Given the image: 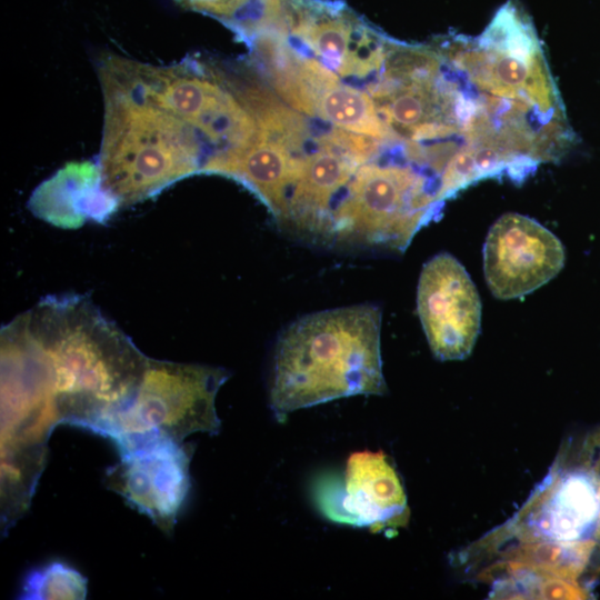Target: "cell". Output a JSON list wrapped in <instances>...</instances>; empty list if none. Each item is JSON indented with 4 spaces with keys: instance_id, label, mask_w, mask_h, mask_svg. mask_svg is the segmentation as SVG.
<instances>
[{
    "instance_id": "9",
    "label": "cell",
    "mask_w": 600,
    "mask_h": 600,
    "mask_svg": "<svg viewBox=\"0 0 600 600\" xmlns=\"http://www.w3.org/2000/svg\"><path fill=\"white\" fill-rule=\"evenodd\" d=\"M117 449L120 459L107 471V486L162 532L171 533L190 491L191 448L148 434Z\"/></svg>"
},
{
    "instance_id": "13",
    "label": "cell",
    "mask_w": 600,
    "mask_h": 600,
    "mask_svg": "<svg viewBox=\"0 0 600 600\" xmlns=\"http://www.w3.org/2000/svg\"><path fill=\"white\" fill-rule=\"evenodd\" d=\"M564 248L538 221L519 213L501 216L483 247V271L500 300L521 298L552 280L563 268Z\"/></svg>"
},
{
    "instance_id": "3",
    "label": "cell",
    "mask_w": 600,
    "mask_h": 600,
    "mask_svg": "<svg viewBox=\"0 0 600 600\" xmlns=\"http://www.w3.org/2000/svg\"><path fill=\"white\" fill-rule=\"evenodd\" d=\"M104 102L98 159L104 188L128 207L200 173L212 151L182 117L118 89L101 87Z\"/></svg>"
},
{
    "instance_id": "8",
    "label": "cell",
    "mask_w": 600,
    "mask_h": 600,
    "mask_svg": "<svg viewBox=\"0 0 600 600\" xmlns=\"http://www.w3.org/2000/svg\"><path fill=\"white\" fill-rule=\"evenodd\" d=\"M229 372L219 367L149 358L131 403L104 431L114 446L148 434L176 441L196 432L217 434L216 396Z\"/></svg>"
},
{
    "instance_id": "17",
    "label": "cell",
    "mask_w": 600,
    "mask_h": 600,
    "mask_svg": "<svg viewBox=\"0 0 600 600\" xmlns=\"http://www.w3.org/2000/svg\"><path fill=\"white\" fill-rule=\"evenodd\" d=\"M184 9L206 13L247 39L284 23L286 0H173Z\"/></svg>"
},
{
    "instance_id": "12",
    "label": "cell",
    "mask_w": 600,
    "mask_h": 600,
    "mask_svg": "<svg viewBox=\"0 0 600 600\" xmlns=\"http://www.w3.org/2000/svg\"><path fill=\"white\" fill-rule=\"evenodd\" d=\"M417 312L433 354L467 358L481 326V301L464 267L450 253L427 261L417 288Z\"/></svg>"
},
{
    "instance_id": "14",
    "label": "cell",
    "mask_w": 600,
    "mask_h": 600,
    "mask_svg": "<svg viewBox=\"0 0 600 600\" xmlns=\"http://www.w3.org/2000/svg\"><path fill=\"white\" fill-rule=\"evenodd\" d=\"M286 27L342 77L366 76L382 67V51L363 54L352 49L370 29L343 6L320 0H286ZM387 43V41H386Z\"/></svg>"
},
{
    "instance_id": "6",
    "label": "cell",
    "mask_w": 600,
    "mask_h": 600,
    "mask_svg": "<svg viewBox=\"0 0 600 600\" xmlns=\"http://www.w3.org/2000/svg\"><path fill=\"white\" fill-rule=\"evenodd\" d=\"M98 69L101 87L141 98L191 123L209 144L211 158L244 146L258 131L239 91L194 60L153 66L108 54Z\"/></svg>"
},
{
    "instance_id": "2",
    "label": "cell",
    "mask_w": 600,
    "mask_h": 600,
    "mask_svg": "<svg viewBox=\"0 0 600 600\" xmlns=\"http://www.w3.org/2000/svg\"><path fill=\"white\" fill-rule=\"evenodd\" d=\"M381 309L354 304L307 314L279 336L269 390L276 419L357 394H383Z\"/></svg>"
},
{
    "instance_id": "11",
    "label": "cell",
    "mask_w": 600,
    "mask_h": 600,
    "mask_svg": "<svg viewBox=\"0 0 600 600\" xmlns=\"http://www.w3.org/2000/svg\"><path fill=\"white\" fill-rule=\"evenodd\" d=\"M319 510L331 521L394 531L409 519L407 496L388 457L379 451L352 453L342 477L328 476L314 487Z\"/></svg>"
},
{
    "instance_id": "5",
    "label": "cell",
    "mask_w": 600,
    "mask_h": 600,
    "mask_svg": "<svg viewBox=\"0 0 600 600\" xmlns=\"http://www.w3.org/2000/svg\"><path fill=\"white\" fill-rule=\"evenodd\" d=\"M376 159V158H374ZM361 164L336 209L327 246L404 251L441 208L440 179L410 159Z\"/></svg>"
},
{
    "instance_id": "1",
    "label": "cell",
    "mask_w": 600,
    "mask_h": 600,
    "mask_svg": "<svg viewBox=\"0 0 600 600\" xmlns=\"http://www.w3.org/2000/svg\"><path fill=\"white\" fill-rule=\"evenodd\" d=\"M18 318L60 424L102 437L133 400L149 358L84 294L48 296Z\"/></svg>"
},
{
    "instance_id": "18",
    "label": "cell",
    "mask_w": 600,
    "mask_h": 600,
    "mask_svg": "<svg viewBox=\"0 0 600 600\" xmlns=\"http://www.w3.org/2000/svg\"><path fill=\"white\" fill-rule=\"evenodd\" d=\"M88 581L70 566L53 561L30 571L22 583L19 599L81 600L87 597Z\"/></svg>"
},
{
    "instance_id": "7",
    "label": "cell",
    "mask_w": 600,
    "mask_h": 600,
    "mask_svg": "<svg viewBox=\"0 0 600 600\" xmlns=\"http://www.w3.org/2000/svg\"><path fill=\"white\" fill-rule=\"evenodd\" d=\"M60 424L44 377L29 348L1 331V504L30 507L44 469L48 439Z\"/></svg>"
},
{
    "instance_id": "16",
    "label": "cell",
    "mask_w": 600,
    "mask_h": 600,
    "mask_svg": "<svg viewBox=\"0 0 600 600\" xmlns=\"http://www.w3.org/2000/svg\"><path fill=\"white\" fill-rule=\"evenodd\" d=\"M29 208L38 218L74 229L87 221L104 222L120 207L104 188L98 162L66 164L33 191Z\"/></svg>"
},
{
    "instance_id": "10",
    "label": "cell",
    "mask_w": 600,
    "mask_h": 600,
    "mask_svg": "<svg viewBox=\"0 0 600 600\" xmlns=\"http://www.w3.org/2000/svg\"><path fill=\"white\" fill-rule=\"evenodd\" d=\"M524 526L564 574H579L600 537V477L587 470L553 477L533 499Z\"/></svg>"
},
{
    "instance_id": "4",
    "label": "cell",
    "mask_w": 600,
    "mask_h": 600,
    "mask_svg": "<svg viewBox=\"0 0 600 600\" xmlns=\"http://www.w3.org/2000/svg\"><path fill=\"white\" fill-rule=\"evenodd\" d=\"M438 48L474 93L569 124L534 26L517 0L501 6L480 36L451 34Z\"/></svg>"
},
{
    "instance_id": "15",
    "label": "cell",
    "mask_w": 600,
    "mask_h": 600,
    "mask_svg": "<svg viewBox=\"0 0 600 600\" xmlns=\"http://www.w3.org/2000/svg\"><path fill=\"white\" fill-rule=\"evenodd\" d=\"M293 107L349 132L382 142L399 139L381 118L374 101L342 84L320 61L297 53Z\"/></svg>"
},
{
    "instance_id": "19",
    "label": "cell",
    "mask_w": 600,
    "mask_h": 600,
    "mask_svg": "<svg viewBox=\"0 0 600 600\" xmlns=\"http://www.w3.org/2000/svg\"><path fill=\"white\" fill-rule=\"evenodd\" d=\"M594 443L600 447V432L594 437Z\"/></svg>"
}]
</instances>
